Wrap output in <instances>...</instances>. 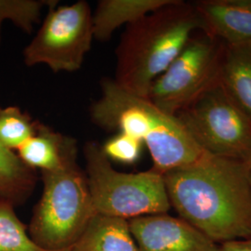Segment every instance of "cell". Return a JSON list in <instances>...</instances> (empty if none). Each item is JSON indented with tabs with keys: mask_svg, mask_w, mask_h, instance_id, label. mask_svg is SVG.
Here are the masks:
<instances>
[{
	"mask_svg": "<svg viewBox=\"0 0 251 251\" xmlns=\"http://www.w3.org/2000/svg\"><path fill=\"white\" fill-rule=\"evenodd\" d=\"M163 176L171 206L210 240L251 239L250 162L206 154Z\"/></svg>",
	"mask_w": 251,
	"mask_h": 251,
	"instance_id": "obj_1",
	"label": "cell"
},
{
	"mask_svg": "<svg viewBox=\"0 0 251 251\" xmlns=\"http://www.w3.org/2000/svg\"><path fill=\"white\" fill-rule=\"evenodd\" d=\"M201 23L194 2L169 3L126 27L116 50L117 84L147 98L155 80L179 55Z\"/></svg>",
	"mask_w": 251,
	"mask_h": 251,
	"instance_id": "obj_2",
	"label": "cell"
},
{
	"mask_svg": "<svg viewBox=\"0 0 251 251\" xmlns=\"http://www.w3.org/2000/svg\"><path fill=\"white\" fill-rule=\"evenodd\" d=\"M100 90V97L90 106L93 123L145 144L152 156L153 171L164 175L207 154L192 140L177 117L164 113L147 98L124 90L111 78L101 80Z\"/></svg>",
	"mask_w": 251,
	"mask_h": 251,
	"instance_id": "obj_3",
	"label": "cell"
},
{
	"mask_svg": "<svg viewBox=\"0 0 251 251\" xmlns=\"http://www.w3.org/2000/svg\"><path fill=\"white\" fill-rule=\"evenodd\" d=\"M76 158L77 148L58 169L41 171L43 193L27 229L30 238L46 251L69 250L95 215L87 176Z\"/></svg>",
	"mask_w": 251,
	"mask_h": 251,
	"instance_id": "obj_4",
	"label": "cell"
},
{
	"mask_svg": "<svg viewBox=\"0 0 251 251\" xmlns=\"http://www.w3.org/2000/svg\"><path fill=\"white\" fill-rule=\"evenodd\" d=\"M86 176L95 214L130 220L167 213L171 203L164 176L152 169L138 173L116 171L101 145L84 146Z\"/></svg>",
	"mask_w": 251,
	"mask_h": 251,
	"instance_id": "obj_5",
	"label": "cell"
},
{
	"mask_svg": "<svg viewBox=\"0 0 251 251\" xmlns=\"http://www.w3.org/2000/svg\"><path fill=\"white\" fill-rule=\"evenodd\" d=\"M175 117L203 152L217 157L251 161V118L221 82Z\"/></svg>",
	"mask_w": 251,
	"mask_h": 251,
	"instance_id": "obj_6",
	"label": "cell"
},
{
	"mask_svg": "<svg viewBox=\"0 0 251 251\" xmlns=\"http://www.w3.org/2000/svg\"><path fill=\"white\" fill-rule=\"evenodd\" d=\"M226 44L203 30L195 32L149 90L147 99L176 117L220 82Z\"/></svg>",
	"mask_w": 251,
	"mask_h": 251,
	"instance_id": "obj_7",
	"label": "cell"
},
{
	"mask_svg": "<svg viewBox=\"0 0 251 251\" xmlns=\"http://www.w3.org/2000/svg\"><path fill=\"white\" fill-rule=\"evenodd\" d=\"M94 39L92 11L87 1L54 6L24 50L27 66L43 64L54 73L78 71Z\"/></svg>",
	"mask_w": 251,
	"mask_h": 251,
	"instance_id": "obj_8",
	"label": "cell"
},
{
	"mask_svg": "<svg viewBox=\"0 0 251 251\" xmlns=\"http://www.w3.org/2000/svg\"><path fill=\"white\" fill-rule=\"evenodd\" d=\"M140 251H216L218 245L197 228L167 213L128 220Z\"/></svg>",
	"mask_w": 251,
	"mask_h": 251,
	"instance_id": "obj_9",
	"label": "cell"
},
{
	"mask_svg": "<svg viewBox=\"0 0 251 251\" xmlns=\"http://www.w3.org/2000/svg\"><path fill=\"white\" fill-rule=\"evenodd\" d=\"M202 30L226 45L251 43V0L194 2Z\"/></svg>",
	"mask_w": 251,
	"mask_h": 251,
	"instance_id": "obj_10",
	"label": "cell"
},
{
	"mask_svg": "<svg viewBox=\"0 0 251 251\" xmlns=\"http://www.w3.org/2000/svg\"><path fill=\"white\" fill-rule=\"evenodd\" d=\"M75 148V139L36 123V133L19 148L17 154L29 168L50 171L61 167L68 153Z\"/></svg>",
	"mask_w": 251,
	"mask_h": 251,
	"instance_id": "obj_11",
	"label": "cell"
},
{
	"mask_svg": "<svg viewBox=\"0 0 251 251\" xmlns=\"http://www.w3.org/2000/svg\"><path fill=\"white\" fill-rule=\"evenodd\" d=\"M69 251H140L128 220L95 214Z\"/></svg>",
	"mask_w": 251,
	"mask_h": 251,
	"instance_id": "obj_12",
	"label": "cell"
},
{
	"mask_svg": "<svg viewBox=\"0 0 251 251\" xmlns=\"http://www.w3.org/2000/svg\"><path fill=\"white\" fill-rule=\"evenodd\" d=\"M170 0H100L92 13L94 38L108 40L122 25L133 24Z\"/></svg>",
	"mask_w": 251,
	"mask_h": 251,
	"instance_id": "obj_13",
	"label": "cell"
},
{
	"mask_svg": "<svg viewBox=\"0 0 251 251\" xmlns=\"http://www.w3.org/2000/svg\"><path fill=\"white\" fill-rule=\"evenodd\" d=\"M220 82L251 118V43L226 45Z\"/></svg>",
	"mask_w": 251,
	"mask_h": 251,
	"instance_id": "obj_14",
	"label": "cell"
},
{
	"mask_svg": "<svg viewBox=\"0 0 251 251\" xmlns=\"http://www.w3.org/2000/svg\"><path fill=\"white\" fill-rule=\"evenodd\" d=\"M36 171L18 154L0 144V199L14 206H23L36 187Z\"/></svg>",
	"mask_w": 251,
	"mask_h": 251,
	"instance_id": "obj_15",
	"label": "cell"
},
{
	"mask_svg": "<svg viewBox=\"0 0 251 251\" xmlns=\"http://www.w3.org/2000/svg\"><path fill=\"white\" fill-rule=\"evenodd\" d=\"M0 251H49L30 238L27 225L16 215L15 206L4 199H0Z\"/></svg>",
	"mask_w": 251,
	"mask_h": 251,
	"instance_id": "obj_16",
	"label": "cell"
},
{
	"mask_svg": "<svg viewBox=\"0 0 251 251\" xmlns=\"http://www.w3.org/2000/svg\"><path fill=\"white\" fill-rule=\"evenodd\" d=\"M58 5L57 0H0V43L1 26L5 21L13 23L27 34L39 23L42 11Z\"/></svg>",
	"mask_w": 251,
	"mask_h": 251,
	"instance_id": "obj_17",
	"label": "cell"
},
{
	"mask_svg": "<svg viewBox=\"0 0 251 251\" xmlns=\"http://www.w3.org/2000/svg\"><path fill=\"white\" fill-rule=\"evenodd\" d=\"M36 123L15 106L0 107V144L10 150L19 148L36 133Z\"/></svg>",
	"mask_w": 251,
	"mask_h": 251,
	"instance_id": "obj_18",
	"label": "cell"
},
{
	"mask_svg": "<svg viewBox=\"0 0 251 251\" xmlns=\"http://www.w3.org/2000/svg\"><path fill=\"white\" fill-rule=\"evenodd\" d=\"M144 144L129 135L117 133L101 146L108 159L122 163L134 164L140 159Z\"/></svg>",
	"mask_w": 251,
	"mask_h": 251,
	"instance_id": "obj_19",
	"label": "cell"
},
{
	"mask_svg": "<svg viewBox=\"0 0 251 251\" xmlns=\"http://www.w3.org/2000/svg\"><path fill=\"white\" fill-rule=\"evenodd\" d=\"M216 251H251V239H237L222 243Z\"/></svg>",
	"mask_w": 251,
	"mask_h": 251,
	"instance_id": "obj_20",
	"label": "cell"
},
{
	"mask_svg": "<svg viewBox=\"0 0 251 251\" xmlns=\"http://www.w3.org/2000/svg\"><path fill=\"white\" fill-rule=\"evenodd\" d=\"M250 179H251V161L250 162Z\"/></svg>",
	"mask_w": 251,
	"mask_h": 251,
	"instance_id": "obj_21",
	"label": "cell"
}]
</instances>
